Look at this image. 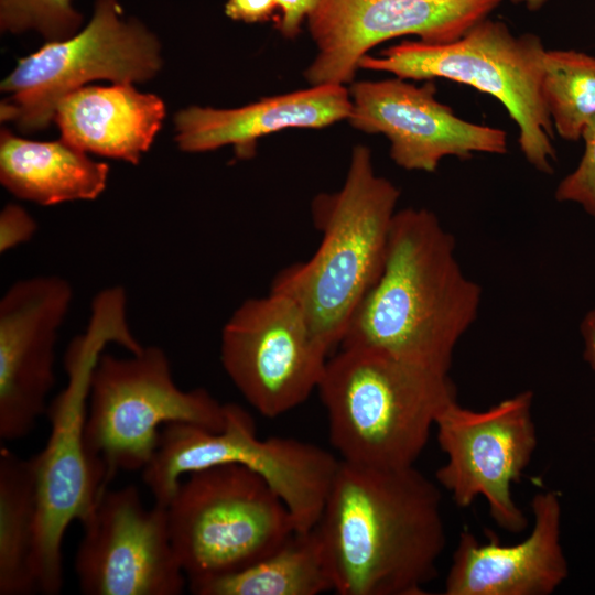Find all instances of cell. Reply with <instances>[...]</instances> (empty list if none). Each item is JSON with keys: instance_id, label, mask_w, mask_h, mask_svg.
<instances>
[{"instance_id": "6da1fadb", "label": "cell", "mask_w": 595, "mask_h": 595, "mask_svg": "<svg viewBox=\"0 0 595 595\" xmlns=\"http://www.w3.org/2000/svg\"><path fill=\"white\" fill-rule=\"evenodd\" d=\"M442 496L414 466L340 461L315 529L339 595H423L445 548Z\"/></svg>"}, {"instance_id": "7a4b0ae2", "label": "cell", "mask_w": 595, "mask_h": 595, "mask_svg": "<svg viewBox=\"0 0 595 595\" xmlns=\"http://www.w3.org/2000/svg\"><path fill=\"white\" fill-rule=\"evenodd\" d=\"M480 300V285L462 270L455 239L437 216L403 208L393 216L382 270L338 347H367L450 374Z\"/></svg>"}, {"instance_id": "3957f363", "label": "cell", "mask_w": 595, "mask_h": 595, "mask_svg": "<svg viewBox=\"0 0 595 595\" xmlns=\"http://www.w3.org/2000/svg\"><path fill=\"white\" fill-rule=\"evenodd\" d=\"M115 343L130 354L143 346L127 317V294L116 285L93 299L89 323L69 344L64 357L66 387L47 407L51 433L45 447L32 456L37 519L34 566L39 592L58 594L63 586L62 543L69 524L85 522L107 489L102 467L85 443L90 377L106 345Z\"/></svg>"}, {"instance_id": "277c9868", "label": "cell", "mask_w": 595, "mask_h": 595, "mask_svg": "<svg viewBox=\"0 0 595 595\" xmlns=\"http://www.w3.org/2000/svg\"><path fill=\"white\" fill-rule=\"evenodd\" d=\"M399 196L392 182L375 173L370 150L356 145L342 188L312 201L317 249L271 283L270 291L298 304L329 353L382 270Z\"/></svg>"}, {"instance_id": "5b68a950", "label": "cell", "mask_w": 595, "mask_h": 595, "mask_svg": "<svg viewBox=\"0 0 595 595\" xmlns=\"http://www.w3.org/2000/svg\"><path fill=\"white\" fill-rule=\"evenodd\" d=\"M338 348L327 359L317 391L340 461L414 466L439 413L457 400L450 374L367 347Z\"/></svg>"}, {"instance_id": "8992f818", "label": "cell", "mask_w": 595, "mask_h": 595, "mask_svg": "<svg viewBox=\"0 0 595 595\" xmlns=\"http://www.w3.org/2000/svg\"><path fill=\"white\" fill-rule=\"evenodd\" d=\"M545 52L538 35H515L502 21L487 18L456 41H402L379 57L365 55L358 67L403 79L444 78L495 97L516 122L519 148L528 163L551 174L556 152L541 93Z\"/></svg>"}, {"instance_id": "52a82bcc", "label": "cell", "mask_w": 595, "mask_h": 595, "mask_svg": "<svg viewBox=\"0 0 595 595\" xmlns=\"http://www.w3.org/2000/svg\"><path fill=\"white\" fill-rule=\"evenodd\" d=\"M166 509L172 545L190 591L256 563L296 531L283 500L259 474L240 464L188 474Z\"/></svg>"}, {"instance_id": "ba28073f", "label": "cell", "mask_w": 595, "mask_h": 595, "mask_svg": "<svg viewBox=\"0 0 595 595\" xmlns=\"http://www.w3.org/2000/svg\"><path fill=\"white\" fill-rule=\"evenodd\" d=\"M339 463L312 443L259 439L252 416L240 405L226 403L219 431L188 423L164 425L142 478L155 502L167 506L181 477L220 464H240L259 474L283 500L296 531H307L318 522Z\"/></svg>"}, {"instance_id": "9c48e42d", "label": "cell", "mask_w": 595, "mask_h": 595, "mask_svg": "<svg viewBox=\"0 0 595 595\" xmlns=\"http://www.w3.org/2000/svg\"><path fill=\"white\" fill-rule=\"evenodd\" d=\"M169 423L219 431L225 404L204 388H178L170 360L158 346L126 358L102 353L90 377L85 443L102 467L106 484L119 472L143 469Z\"/></svg>"}, {"instance_id": "30bf717a", "label": "cell", "mask_w": 595, "mask_h": 595, "mask_svg": "<svg viewBox=\"0 0 595 595\" xmlns=\"http://www.w3.org/2000/svg\"><path fill=\"white\" fill-rule=\"evenodd\" d=\"M160 43L136 19H126L118 0H96L93 17L73 36L48 41L20 58L2 80L11 93L0 106L1 121L13 122L24 133L45 129L58 102L94 79L132 84L160 71Z\"/></svg>"}, {"instance_id": "8fae6325", "label": "cell", "mask_w": 595, "mask_h": 595, "mask_svg": "<svg viewBox=\"0 0 595 595\" xmlns=\"http://www.w3.org/2000/svg\"><path fill=\"white\" fill-rule=\"evenodd\" d=\"M329 351L290 298L270 291L245 300L221 331V365L247 402L279 416L317 390Z\"/></svg>"}, {"instance_id": "7c38bea8", "label": "cell", "mask_w": 595, "mask_h": 595, "mask_svg": "<svg viewBox=\"0 0 595 595\" xmlns=\"http://www.w3.org/2000/svg\"><path fill=\"white\" fill-rule=\"evenodd\" d=\"M530 390L509 397L485 411L448 403L435 420L437 443L447 456L435 478L462 508L485 497L494 521L511 533L528 521L512 498L537 447Z\"/></svg>"}, {"instance_id": "4fadbf2b", "label": "cell", "mask_w": 595, "mask_h": 595, "mask_svg": "<svg viewBox=\"0 0 595 595\" xmlns=\"http://www.w3.org/2000/svg\"><path fill=\"white\" fill-rule=\"evenodd\" d=\"M74 569L86 595H180L186 575L172 545L166 506L142 504L128 485L106 489L82 523Z\"/></svg>"}, {"instance_id": "5bb4252c", "label": "cell", "mask_w": 595, "mask_h": 595, "mask_svg": "<svg viewBox=\"0 0 595 595\" xmlns=\"http://www.w3.org/2000/svg\"><path fill=\"white\" fill-rule=\"evenodd\" d=\"M502 0H320L307 19L317 47L304 73L312 86L350 83L374 46L414 35L428 44L458 40Z\"/></svg>"}, {"instance_id": "9a60e30c", "label": "cell", "mask_w": 595, "mask_h": 595, "mask_svg": "<svg viewBox=\"0 0 595 595\" xmlns=\"http://www.w3.org/2000/svg\"><path fill=\"white\" fill-rule=\"evenodd\" d=\"M73 300L60 275L14 282L0 301V436L29 435L47 411L58 331Z\"/></svg>"}, {"instance_id": "2e32d148", "label": "cell", "mask_w": 595, "mask_h": 595, "mask_svg": "<svg viewBox=\"0 0 595 595\" xmlns=\"http://www.w3.org/2000/svg\"><path fill=\"white\" fill-rule=\"evenodd\" d=\"M349 123L390 141V156L408 171L435 172L446 156L469 159L475 153L505 154V130L457 117L435 98L432 82L416 86L396 77L354 83L348 89Z\"/></svg>"}, {"instance_id": "e0dca14e", "label": "cell", "mask_w": 595, "mask_h": 595, "mask_svg": "<svg viewBox=\"0 0 595 595\" xmlns=\"http://www.w3.org/2000/svg\"><path fill=\"white\" fill-rule=\"evenodd\" d=\"M533 527L517 544L505 545L488 531L480 543L464 530L453 553L445 595H549L567 577L561 534V502L554 491L531 500Z\"/></svg>"}, {"instance_id": "ac0fdd59", "label": "cell", "mask_w": 595, "mask_h": 595, "mask_svg": "<svg viewBox=\"0 0 595 595\" xmlns=\"http://www.w3.org/2000/svg\"><path fill=\"white\" fill-rule=\"evenodd\" d=\"M350 110L344 85L312 86L235 109L192 106L175 116V140L186 152L231 145L237 158L250 159L262 137L289 128L321 129L348 119Z\"/></svg>"}, {"instance_id": "d6986e66", "label": "cell", "mask_w": 595, "mask_h": 595, "mask_svg": "<svg viewBox=\"0 0 595 595\" xmlns=\"http://www.w3.org/2000/svg\"><path fill=\"white\" fill-rule=\"evenodd\" d=\"M165 117L163 100L132 84L83 86L57 105L54 120L62 140L84 152L140 162Z\"/></svg>"}, {"instance_id": "ffe728a7", "label": "cell", "mask_w": 595, "mask_h": 595, "mask_svg": "<svg viewBox=\"0 0 595 595\" xmlns=\"http://www.w3.org/2000/svg\"><path fill=\"white\" fill-rule=\"evenodd\" d=\"M109 166L64 140L31 141L1 130L0 182L21 199L48 206L97 198Z\"/></svg>"}, {"instance_id": "44dd1931", "label": "cell", "mask_w": 595, "mask_h": 595, "mask_svg": "<svg viewBox=\"0 0 595 595\" xmlns=\"http://www.w3.org/2000/svg\"><path fill=\"white\" fill-rule=\"evenodd\" d=\"M334 592L315 527L293 532L277 550L235 573L191 589L196 595H318Z\"/></svg>"}, {"instance_id": "7402d4cb", "label": "cell", "mask_w": 595, "mask_h": 595, "mask_svg": "<svg viewBox=\"0 0 595 595\" xmlns=\"http://www.w3.org/2000/svg\"><path fill=\"white\" fill-rule=\"evenodd\" d=\"M37 499L32 458L0 450V594L39 592L34 566Z\"/></svg>"}, {"instance_id": "603a6c76", "label": "cell", "mask_w": 595, "mask_h": 595, "mask_svg": "<svg viewBox=\"0 0 595 595\" xmlns=\"http://www.w3.org/2000/svg\"><path fill=\"white\" fill-rule=\"evenodd\" d=\"M541 93L556 133L577 141L595 117V56L575 50H547Z\"/></svg>"}, {"instance_id": "cb8c5ba5", "label": "cell", "mask_w": 595, "mask_h": 595, "mask_svg": "<svg viewBox=\"0 0 595 595\" xmlns=\"http://www.w3.org/2000/svg\"><path fill=\"white\" fill-rule=\"evenodd\" d=\"M80 24L72 0H0L2 32L35 30L48 41H61L77 33Z\"/></svg>"}, {"instance_id": "d4e9b609", "label": "cell", "mask_w": 595, "mask_h": 595, "mask_svg": "<svg viewBox=\"0 0 595 595\" xmlns=\"http://www.w3.org/2000/svg\"><path fill=\"white\" fill-rule=\"evenodd\" d=\"M585 148L577 166L561 180L555 190L558 202L576 203L595 218V117L585 127Z\"/></svg>"}, {"instance_id": "484cf974", "label": "cell", "mask_w": 595, "mask_h": 595, "mask_svg": "<svg viewBox=\"0 0 595 595\" xmlns=\"http://www.w3.org/2000/svg\"><path fill=\"white\" fill-rule=\"evenodd\" d=\"M36 228L35 220L24 208L17 204L6 205L0 213V252L29 241Z\"/></svg>"}, {"instance_id": "4316f807", "label": "cell", "mask_w": 595, "mask_h": 595, "mask_svg": "<svg viewBox=\"0 0 595 595\" xmlns=\"http://www.w3.org/2000/svg\"><path fill=\"white\" fill-rule=\"evenodd\" d=\"M280 9V18L277 29L286 39H294L301 32L304 19H309L317 7L320 0H277Z\"/></svg>"}, {"instance_id": "83f0119b", "label": "cell", "mask_w": 595, "mask_h": 595, "mask_svg": "<svg viewBox=\"0 0 595 595\" xmlns=\"http://www.w3.org/2000/svg\"><path fill=\"white\" fill-rule=\"evenodd\" d=\"M277 9V0H227L225 3L227 17L246 23L268 21Z\"/></svg>"}, {"instance_id": "f1b7e54d", "label": "cell", "mask_w": 595, "mask_h": 595, "mask_svg": "<svg viewBox=\"0 0 595 595\" xmlns=\"http://www.w3.org/2000/svg\"><path fill=\"white\" fill-rule=\"evenodd\" d=\"M580 332L584 342L583 358L595 370V307L583 317Z\"/></svg>"}, {"instance_id": "f546056e", "label": "cell", "mask_w": 595, "mask_h": 595, "mask_svg": "<svg viewBox=\"0 0 595 595\" xmlns=\"http://www.w3.org/2000/svg\"><path fill=\"white\" fill-rule=\"evenodd\" d=\"M513 4H522L530 11H538L541 9L548 0H510Z\"/></svg>"}]
</instances>
